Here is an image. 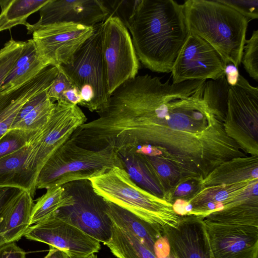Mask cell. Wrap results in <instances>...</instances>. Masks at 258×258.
Segmentation results:
<instances>
[{
	"label": "cell",
	"instance_id": "obj_1",
	"mask_svg": "<svg viewBox=\"0 0 258 258\" xmlns=\"http://www.w3.org/2000/svg\"><path fill=\"white\" fill-rule=\"evenodd\" d=\"M206 81L163 83L148 74L126 81L98 113L97 147L117 152L150 146L149 157L165 161L183 179L203 180L221 163L245 156L203 101Z\"/></svg>",
	"mask_w": 258,
	"mask_h": 258
},
{
	"label": "cell",
	"instance_id": "obj_2",
	"mask_svg": "<svg viewBox=\"0 0 258 258\" xmlns=\"http://www.w3.org/2000/svg\"><path fill=\"white\" fill-rule=\"evenodd\" d=\"M126 27L142 64L171 72L189 34L183 5L173 0H140Z\"/></svg>",
	"mask_w": 258,
	"mask_h": 258
},
{
	"label": "cell",
	"instance_id": "obj_3",
	"mask_svg": "<svg viewBox=\"0 0 258 258\" xmlns=\"http://www.w3.org/2000/svg\"><path fill=\"white\" fill-rule=\"evenodd\" d=\"M189 33L209 43L225 64L241 63L248 20L217 0H187L182 4Z\"/></svg>",
	"mask_w": 258,
	"mask_h": 258
},
{
	"label": "cell",
	"instance_id": "obj_4",
	"mask_svg": "<svg viewBox=\"0 0 258 258\" xmlns=\"http://www.w3.org/2000/svg\"><path fill=\"white\" fill-rule=\"evenodd\" d=\"M95 191L106 201L135 214L162 230L175 228L181 216L172 205L137 185L125 170L113 167L89 179Z\"/></svg>",
	"mask_w": 258,
	"mask_h": 258
},
{
	"label": "cell",
	"instance_id": "obj_5",
	"mask_svg": "<svg viewBox=\"0 0 258 258\" xmlns=\"http://www.w3.org/2000/svg\"><path fill=\"white\" fill-rule=\"evenodd\" d=\"M122 168L114 148L92 150L78 145L70 138L49 158L39 171L37 189H47L100 175L109 169Z\"/></svg>",
	"mask_w": 258,
	"mask_h": 258
},
{
	"label": "cell",
	"instance_id": "obj_6",
	"mask_svg": "<svg viewBox=\"0 0 258 258\" xmlns=\"http://www.w3.org/2000/svg\"><path fill=\"white\" fill-rule=\"evenodd\" d=\"M74 204L58 210L55 216L77 227L104 245L110 240L113 222L106 213L107 201L94 190L89 179L62 185Z\"/></svg>",
	"mask_w": 258,
	"mask_h": 258
},
{
	"label": "cell",
	"instance_id": "obj_7",
	"mask_svg": "<svg viewBox=\"0 0 258 258\" xmlns=\"http://www.w3.org/2000/svg\"><path fill=\"white\" fill-rule=\"evenodd\" d=\"M102 23L94 26L92 35L75 52L70 62L59 66L80 91L93 92L92 112L105 106L110 96L102 53Z\"/></svg>",
	"mask_w": 258,
	"mask_h": 258
},
{
	"label": "cell",
	"instance_id": "obj_8",
	"mask_svg": "<svg viewBox=\"0 0 258 258\" xmlns=\"http://www.w3.org/2000/svg\"><path fill=\"white\" fill-rule=\"evenodd\" d=\"M223 126L244 153L258 156V88L241 75L235 86H229Z\"/></svg>",
	"mask_w": 258,
	"mask_h": 258
},
{
	"label": "cell",
	"instance_id": "obj_9",
	"mask_svg": "<svg viewBox=\"0 0 258 258\" xmlns=\"http://www.w3.org/2000/svg\"><path fill=\"white\" fill-rule=\"evenodd\" d=\"M102 46L108 93L137 76L140 62L131 34L117 17L109 15L102 23Z\"/></svg>",
	"mask_w": 258,
	"mask_h": 258
},
{
	"label": "cell",
	"instance_id": "obj_10",
	"mask_svg": "<svg viewBox=\"0 0 258 258\" xmlns=\"http://www.w3.org/2000/svg\"><path fill=\"white\" fill-rule=\"evenodd\" d=\"M87 119L78 105L57 101L48 122L35 133L29 143L31 150L27 160L28 167L38 176L49 158Z\"/></svg>",
	"mask_w": 258,
	"mask_h": 258
},
{
	"label": "cell",
	"instance_id": "obj_11",
	"mask_svg": "<svg viewBox=\"0 0 258 258\" xmlns=\"http://www.w3.org/2000/svg\"><path fill=\"white\" fill-rule=\"evenodd\" d=\"M94 26L55 23L41 26L32 33L38 56L49 65L69 63L75 52L92 35Z\"/></svg>",
	"mask_w": 258,
	"mask_h": 258
},
{
	"label": "cell",
	"instance_id": "obj_12",
	"mask_svg": "<svg viewBox=\"0 0 258 258\" xmlns=\"http://www.w3.org/2000/svg\"><path fill=\"white\" fill-rule=\"evenodd\" d=\"M225 65L213 46L198 35L189 33L171 71L172 83L217 79L225 76Z\"/></svg>",
	"mask_w": 258,
	"mask_h": 258
},
{
	"label": "cell",
	"instance_id": "obj_13",
	"mask_svg": "<svg viewBox=\"0 0 258 258\" xmlns=\"http://www.w3.org/2000/svg\"><path fill=\"white\" fill-rule=\"evenodd\" d=\"M24 236L62 250L70 258H83L101 249L99 241L55 215L30 226Z\"/></svg>",
	"mask_w": 258,
	"mask_h": 258
},
{
	"label": "cell",
	"instance_id": "obj_14",
	"mask_svg": "<svg viewBox=\"0 0 258 258\" xmlns=\"http://www.w3.org/2000/svg\"><path fill=\"white\" fill-rule=\"evenodd\" d=\"M39 12V20L26 26L29 34L41 26L55 23L93 27L103 22L110 15L104 0H50Z\"/></svg>",
	"mask_w": 258,
	"mask_h": 258
},
{
	"label": "cell",
	"instance_id": "obj_15",
	"mask_svg": "<svg viewBox=\"0 0 258 258\" xmlns=\"http://www.w3.org/2000/svg\"><path fill=\"white\" fill-rule=\"evenodd\" d=\"M205 223L213 258H258L257 226Z\"/></svg>",
	"mask_w": 258,
	"mask_h": 258
},
{
	"label": "cell",
	"instance_id": "obj_16",
	"mask_svg": "<svg viewBox=\"0 0 258 258\" xmlns=\"http://www.w3.org/2000/svg\"><path fill=\"white\" fill-rule=\"evenodd\" d=\"M162 233L175 258H213L204 218L181 216L176 227H164Z\"/></svg>",
	"mask_w": 258,
	"mask_h": 258
},
{
	"label": "cell",
	"instance_id": "obj_17",
	"mask_svg": "<svg viewBox=\"0 0 258 258\" xmlns=\"http://www.w3.org/2000/svg\"><path fill=\"white\" fill-rule=\"evenodd\" d=\"M58 72V67L49 65L22 85L0 94V138L11 129L23 105L34 95L48 89Z\"/></svg>",
	"mask_w": 258,
	"mask_h": 258
},
{
	"label": "cell",
	"instance_id": "obj_18",
	"mask_svg": "<svg viewBox=\"0 0 258 258\" xmlns=\"http://www.w3.org/2000/svg\"><path fill=\"white\" fill-rule=\"evenodd\" d=\"M257 185L258 180L252 182L244 191L221 209L207 216L205 221L224 225L258 227Z\"/></svg>",
	"mask_w": 258,
	"mask_h": 258
},
{
	"label": "cell",
	"instance_id": "obj_19",
	"mask_svg": "<svg viewBox=\"0 0 258 258\" xmlns=\"http://www.w3.org/2000/svg\"><path fill=\"white\" fill-rule=\"evenodd\" d=\"M254 180L228 185L202 186L186 202L184 216L194 215L204 219L210 214L221 209L242 194Z\"/></svg>",
	"mask_w": 258,
	"mask_h": 258
},
{
	"label": "cell",
	"instance_id": "obj_20",
	"mask_svg": "<svg viewBox=\"0 0 258 258\" xmlns=\"http://www.w3.org/2000/svg\"><path fill=\"white\" fill-rule=\"evenodd\" d=\"M31 150L29 144L0 158V187H12L28 191L34 197L37 174L27 165Z\"/></svg>",
	"mask_w": 258,
	"mask_h": 258
},
{
	"label": "cell",
	"instance_id": "obj_21",
	"mask_svg": "<svg viewBox=\"0 0 258 258\" xmlns=\"http://www.w3.org/2000/svg\"><path fill=\"white\" fill-rule=\"evenodd\" d=\"M258 179V156L232 158L221 163L202 180L203 186L228 185Z\"/></svg>",
	"mask_w": 258,
	"mask_h": 258
},
{
	"label": "cell",
	"instance_id": "obj_22",
	"mask_svg": "<svg viewBox=\"0 0 258 258\" xmlns=\"http://www.w3.org/2000/svg\"><path fill=\"white\" fill-rule=\"evenodd\" d=\"M33 198L29 192L23 190L7 208L2 229V234L6 243L19 240L30 226L34 205Z\"/></svg>",
	"mask_w": 258,
	"mask_h": 258
},
{
	"label": "cell",
	"instance_id": "obj_23",
	"mask_svg": "<svg viewBox=\"0 0 258 258\" xmlns=\"http://www.w3.org/2000/svg\"><path fill=\"white\" fill-rule=\"evenodd\" d=\"M107 204L106 213L113 223L131 231L155 253V245L163 236L162 230L111 202Z\"/></svg>",
	"mask_w": 258,
	"mask_h": 258
},
{
	"label": "cell",
	"instance_id": "obj_24",
	"mask_svg": "<svg viewBox=\"0 0 258 258\" xmlns=\"http://www.w3.org/2000/svg\"><path fill=\"white\" fill-rule=\"evenodd\" d=\"M122 168L137 185L146 191L163 199V195L154 179L153 174L145 155L133 150L117 152Z\"/></svg>",
	"mask_w": 258,
	"mask_h": 258
},
{
	"label": "cell",
	"instance_id": "obj_25",
	"mask_svg": "<svg viewBox=\"0 0 258 258\" xmlns=\"http://www.w3.org/2000/svg\"><path fill=\"white\" fill-rule=\"evenodd\" d=\"M117 258H158L134 234L114 223L110 241L105 244ZM160 258H175L170 251Z\"/></svg>",
	"mask_w": 258,
	"mask_h": 258
},
{
	"label": "cell",
	"instance_id": "obj_26",
	"mask_svg": "<svg viewBox=\"0 0 258 258\" xmlns=\"http://www.w3.org/2000/svg\"><path fill=\"white\" fill-rule=\"evenodd\" d=\"M46 189V192L37 199L33 206L30 226L52 217L60 209L74 204L73 197L62 185Z\"/></svg>",
	"mask_w": 258,
	"mask_h": 258
},
{
	"label": "cell",
	"instance_id": "obj_27",
	"mask_svg": "<svg viewBox=\"0 0 258 258\" xmlns=\"http://www.w3.org/2000/svg\"><path fill=\"white\" fill-rule=\"evenodd\" d=\"M50 0H8L0 14V32L28 23L27 18Z\"/></svg>",
	"mask_w": 258,
	"mask_h": 258
},
{
	"label": "cell",
	"instance_id": "obj_28",
	"mask_svg": "<svg viewBox=\"0 0 258 258\" xmlns=\"http://www.w3.org/2000/svg\"><path fill=\"white\" fill-rule=\"evenodd\" d=\"M229 86L225 76L206 80L203 100L209 110L224 122L227 109Z\"/></svg>",
	"mask_w": 258,
	"mask_h": 258
},
{
	"label": "cell",
	"instance_id": "obj_29",
	"mask_svg": "<svg viewBox=\"0 0 258 258\" xmlns=\"http://www.w3.org/2000/svg\"><path fill=\"white\" fill-rule=\"evenodd\" d=\"M55 105V103L47 97L22 120L13 123L10 130H20L35 134L48 122Z\"/></svg>",
	"mask_w": 258,
	"mask_h": 258
},
{
	"label": "cell",
	"instance_id": "obj_30",
	"mask_svg": "<svg viewBox=\"0 0 258 258\" xmlns=\"http://www.w3.org/2000/svg\"><path fill=\"white\" fill-rule=\"evenodd\" d=\"M49 66L38 56L15 70H11L0 87V94L6 93L35 77Z\"/></svg>",
	"mask_w": 258,
	"mask_h": 258
},
{
	"label": "cell",
	"instance_id": "obj_31",
	"mask_svg": "<svg viewBox=\"0 0 258 258\" xmlns=\"http://www.w3.org/2000/svg\"><path fill=\"white\" fill-rule=\"evenodd\" d=\"M25 43L26 41H16L12 38L0 49V87L20 55Z\"/></svg>",
	"mask_w": 258,
	"mask_h": 258
},
{
	"label": "cell",
	"instance_id": "obj_32",
	"mask_svg": "<svg viewBox=\"0 0 258 258\" xmlns=\"http://www.w3.org/2000/svg\"><path fill=\"white\" fill-rule=\"evenodd\" d=\"M202 180L196 177L185 178L171 188L164 199L172 205L176 201H189L202 187Z\"/></svg>",
	"mask_w": 258,
	"mask_h": 258
},
{
	"label": "cell",
	"instance_id": "obj_33",
	"mask_svg": "<svg viewBox=\"0 0 258 258\" xmlns=\"http://www.w3.org/2000/svg\"><path fill=\"white\" fill-rule=\"evenodd\" d=\"M35 134L17 129L9 130L0 138V158L28 145Z\"/></svg>",
	"mask_w": 258,
	"mask_h": 258
},
{
	"label": "cell",
	"instance_id": "obj_34",
	"mask_svg": "<svg viewBox=\"0 0 258 258\" xmlns=\"http://www.w3.org/2000/svg\"><path fill=\"white\" fill-rule=\"evenodd\" d=\"M249 76L258 81V30H254L251 37L246 40L241 61Z\"/></svg>",
	"mask_w": 258,
	"mask_h": 258
},
{
	"label": "cell",
	"instance_id": "obj_35",
	"mask_svg": "<svg viewBox=\"0 0 258 258\" xmlns=\"http://www.w3.org/2000/svg\"><path fill=\"white\" fill-rule=\"evenodd\" d=\"M140 0H105L110 15L119 18L126 26L133 16Z\"/></svg>",
	"mask_w": 258,
	"mask_h": 258
},
{
	"label": "cell",
	"instance_id": "obj_36",
	"mask_svg": "<svg viewBox=\"0 0 258 258\" xmlns=\"http://www.w3.org/2000/svg\"><path fill=\"white\" fill-rule=\"evenodd\" d=\"M57 67V75L47 91L49 98L53 101H62L64 93L76 86L62 70Z\"/></svg>",
	"mask_w": 258,
	"mask_h": 258
},
{
	"label": "cell",
	"instance_id": "obj_37",
	"mask_svg": "<svg viewBox=\"0 0 258 258\" xmlns=\"http://www.w3.org/2000/svg\"><path fill=\"white\" fill-rule=\"evenodd\" d=\"M245 17L248 21L258 18L257 0H217Z\"/></svg>",
	"mask_w": 258,
	"mask_h": 258
},
{
	"label": "cell",
	"instance_id": "obj_38",
	"mask_svg": "<svg viewBox=\"0 0 258 258\" xmlns=\"http://www.w3.org/2000/svg\"><path fill=\"white\" fill-rule=\"evenodd\" d=\"M12 187H0V246L6 244L2 234L4 213L12 201L23 190Z\"/></svg>",
	"mask_w": 258,
	"mask_h": 258
},
{
	"label": "cell",
	"instance_id": "obj_39",
	"mask_svg": "<svg viewBox=\"0 0 258 258\" xmlns=\"http://www.w3.org/2000/svg\"><path fill=\"white\" fill-rule=\"evenodd\" d=\"M0 258H26V252L15 242L7 243L0 246Z\"/></svg>",
	"mask_w": 258,
	"mask_h": 258
},
{
	"label": "cell",
	"instance_id": "obj_40",
	"mask_svg": "<svg viewBox=\"0 0 258 258\" xmlns=\"http://www.w3.org/2000/svg\"><path fill=\"white\" fill-rule=\"evenodd\" d=\"M224 74L229 86H234L237 83L240 75L238 68L234 64L231 62L226 64L224 69Z\"/></svg>",
	"mask_w": 258,
	"mask_h": 258
},
{
	"label": "cell",
	"instance_id": "obj_41",
	"mask_svg": "<svg viewBox=\"0 0 258 258\" xmlns=\"http://www.w3.org/2000/svg\"><path fill=\"white\" fill-rule=\"evenodd\" d=\"M47 255V258H70L64 251L52 246H49Z\"/></svg>",
	"mask_w": 258,
	"mask_h": 258
},
{
	"label": "cell",
	"instance_id": "obj_42",
	"mask_svg": "<svg viewBox=\"0 0 258 258\" xmlns=\"http://www.w3.org/2000/svg\"><path fill=\"white\" fill-rule=\"evenodd\" d=\"M83 258H98L97 255L95 253H92L87 256Z\"/></svg>",
	"mask_w": 258,
	"mask_h": 258
},
{
	"label": "cell",
	"instance_id": "obj_43",
	"mask_svg": "<svg viewBox=\"0 0 258 258\" xmlns=\"http://www.w3.org/2000/svg\"><path fill=\"white\" fill-rule=\"evenodd\" d=\"M8 0H5V1H0V6L2 7H3L4 6H5L6 3L8 2Z\"/></svg>",
	"mask_w": 258,
	"mask_h": 258
},
{
	"label": "cell",
	"instance_id": "obj_44",
	"mask_svg": "<svg viewBox=\"0 0 258 258\" xmlns=\"http://www.w3.org/2000/svg\"><path fill=\"white\" fill-rule=\"evenodd\" d=\"M44 258H47V255H46L44 257Z\"/></svg>",
	"mask_w": 258,
	"mask_h": 258
}]
</instances>
